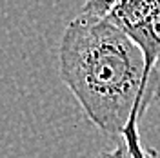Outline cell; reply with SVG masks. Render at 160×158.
<instances>
[{
  "instance_id": "cell-1",
  "label": "cell",
  "mask_w": 160,
  "mask_h": 158,
  "mask_svg": "<svg viewBox=\"0 0 160 158\" xmlns=\"http://www.w3.org/2000/svg\"><path fill=\"white\" fill-rule=\"evenodd\" d=\"M58 69L86 116L122 140L131 158H146L138 120L160 98V75L146 73L138 46L109 18L78 15L62 33Z\"/></svg>"
},
{
  "instance_id": "cell-2",
  "label": "cell",
  "mask_w": 160,
  "mask_h": 158,
  "mask_svg": "<svg viewBox=\"0 0 160 158\" xmlns=\"http://www.w3.org/2000/svg\"><path fill=\"white\" fill-rule=\"evenodd\" d=\"M142 51L146 60V73L160 75V2L142 26L126 33Z\"/></svg>"
},
{
  "instance_id": "cell-3",
  "label": "cell",
  "mask_w": 160,
  "mask_h": 158,
  "mask_svg": "<svg viewBox=\"0 0 160 158\" xmlns=\"http://www.w3.org/2000/svg\"><path fill=\"white\" fill-rule=\"evenodd\" d=\"M158 2L160 0H120L108 18L124 33H129L149 18V15L157 9Z\"/></svg>"
},
{
  "instance_id": "cell-4",
  "label": "cell",
  "mask_w": 160,
  "mask_h": 158,
  "mask_svg": "<svg viewBox=\"0 0 160 158\" xmlns=\"http://www.w3.org/2000/svg\"><path fill=\"white\" fill-rule=\"evenodd\" d=\"M118 2L120 0H84L78 15L89 18H108Z\"/></svg>"
},
{
  "instance_id": "cell-5",
  "label": "cell",
  "mask_w": 160,
  "mask_h": 158,
  "mask_svg": "<svg viewBox=\"0 0 160 158\" xmlns=\"http://www.w3.org/2000/svg\"><path fill=\"white\" fill-rule=\"evenodd\" d=\"M95 158H118V147L111 149V151H102Z\"/></svg>"
},
{
  "instance_id": "cell-6",
  "label": "cell",
  "mask_w": 160,
  "mask_h": 158,
  "mask_svg": "<svg viewBox=\"0 0 160 158\" xmlns=\"http://www.w3.org/2000/svg\"><path fill=\"white\" fill-rule=\"evenodd\" d=\"M118 158H131V155H129V151H128V147H126V144L120 140L118 142Z\"/></svg>"
},
{
  "instance_id": "cell-7",
  "label": "cell",
  "mask_w": 160,
  "mask_h": 158,
  "mask_svg": "<svg viewBox=\"0 0 160 158\" xmlns=\"http://www.w3.org/2000/svg\"><path fill=\"white\" fill-rule=\"evenodd\" d=\"M146 158H157V155H155L151 149H146Z\"/></svg>"
}]
</instances>
